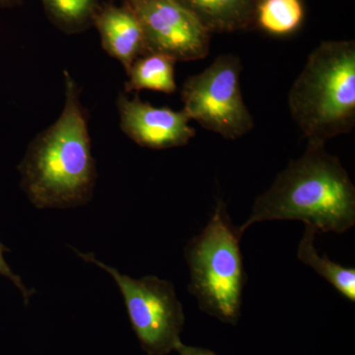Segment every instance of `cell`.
Returning <instances> with one entry per match:
<instances>
[{"mask_svg":"<svg viewBox=\"0 0 355 355\" xmlns=\"http://www.w3.org/2000/svg\"><path fill=\"white\" fill-rule=\"evenodd\" d=\"M302 221L317 232L342 234L355 224V187L340 159L324 144H308L304 154L293 159L259 196L251 216L240 226L244 234L254 223Z\"/></svg>","mask_w":355,"mask_h":355,"instance_id":"cell-2","label":"cell"},{"mask_svg":"<svg viewBox=\"0 0 355 355\" xmlns=\"http://www.w3.org/2000/svg\"><path fill=\"white\" fill-rule=\"evenodd\" d=\"M64 76L62 114L33 140L18 166L21 189L40 209L86 205L92 198L97 179L80 88L67 70Z\"/></svg>","mask_w":355,"mask_h":355,"instance_id":"cell-1","label":"cell"},{"mask_svg":"<svg viewBox=\"0 0 355 355\" xmlns=\"http://www.w3.org/2000/svg\"><path fill=\"white\" fill-rule=\"evenodd\" d=\"M93 26L99 32L104 51L118 60L125 71L135 60L147 53L144 29L127 4L103 3Z\"/></svg>","mask_w":355,"mask_h":355,"instance_id":"cell-9","label":"cell"},{"mask_svg":"<svg viewBox=\"0 0 355 355\" xmlns=\"http://www.w3.org/2000/svg\"><path fill=\"white\" fill-rule=\"evenodd\" d=\"M317 230L312 226L305 225L304 234L298 245L297 258L301 263L310 266L318 275L324 277L329 284L343 296L355 302V270L345 268L331 261L327 254L320 256L315 248Z\"/></svg>","mask_w":355,"mask_h":355,"instance_id":"cell-12","label":"cell"},{"mask_svg":"<svg viewBox=\"0 0 355 355\" xmlns=\"http://www.w3.org/2000/svg\"><path fill=\"white\" fill-rule=\"evenodd\" d=\"M175 350H176L180 355H217L209 349L184 345L182 340L178 343Z\"/></svg>","mask_w":355,"mask_h":355,"instance_id":"cell-16","label":"cell"},{"mask_svg":"<svg viewBox=\"0 0 355 355\" xmlns=\"http://www.w3.org/2000/svg\"><path fill=\"white\" fill-rule=\"evenodd\" d=\"M49 18L67 34H76L94 24L102 0H41Z\"/></svg>","mask_w":355,"mask_h":355,"instance_id":"cell-13","label":"cell"},{"mask_svg":"<svg viewBox=\"0 0 355 355\" xmlns=\"http://www.w3.org/2000/svg\"><path fill=\"white\" fill-rule=\"evenodd\" d=\"M76 254L108 272L116 282L144 352L148 355H167L176 349L186 317L172 282L156 275L132 279L97 260L93 254L77 251Z\"/></svg>","mask_w":355,"mask_h":355,"instance_id":"cell-5","label":"cell"},{"mask_svg":"<svg viewBox=\"0 0 355 355\" xmlns=\"http://www.w3.org/2000/svg\"><path fill=\"white\" fill-rule=\"evenodd\" d=\"M241 71L237 55H221L203 71L189 77L181 92L189 119L226 139L251 132L254 123L243 99Z\"/></svg>","mask_w":355,"mask_h":355,"instance_id":"cell-6","label":"cell"},{"mask_svg":"<svg viewBox=\"0 0 355 355\" xmlns=\"http://www.w3.org/2000/svg\"><path fill=\"white\" fill-rule=\"evenodd\" d=\"M139 18L147 53L176 62L202 60L209 53V31L178 0H123Z\"/></svg>","mask_w":355,"mask_h":355,"instance_id":"cell-7","label":"cell"},{"mask_svg":"<svg viewBox=\"0 0 355 355\" xmlns=\"http://www.w3.org/2000/svg\"><path fill=\"white\" fill-rule=\"evenodd\" d=\"M259 24L273 35H286L295 31L304 17L301 0H261L256 6Z\"/></svg>","mask_w":355,"mask_h":355,"instance_id":"cell-14","label":"cell"},{"mask_svg":"<svg viewBox=\"0 0 355 355\" xmlns=\"http://www.w3.org/2000/svg\"><path fill=\"white\" fill-rule=\"evenodd\" d=\"M176 60L165 55L147 53L135 60L128 69L125 92L153 90L171 95L176 91Z\"/></svg>","mask_w":355,"mask_h":355,"instance_id":"cell-11","label":"cell"},{"mask_svg":"<svg viewBox=\"0 0 355 355\" xmlns=\"http://www.w3.org/2000/svg\"><path fill=\"white\" fill-rule=\"evenodd\" d=\"M120 128L135 144L154 150L187 146L195 137L188 114L167 107H154L139 95L130 99L121 93L118 101Z\"/></svg>","mask_w":355,"mask_h":355,"instance_id":"cell-8","label":"cell"},{"mask_svg":"<svg viewBox=\"0 0 355 355\" xmlns=\"http://www.w3.org/2000/svg\"><path fill=\"white\" fill-rule=\"evenodd\" d=\"M191 11L209 31L242 29L256 14L254 0H178Z\"/></svg>","mask_w":355,"mask_h":355,"instance_id":"cell-10","label":"cell"},{"mask_svg":"<svg viewBox=\"0 0 355 355\" xmlns=\"http://www.w3.org/2000/svg\"><path fill=\"white\" fill-rule=\"evenodd\" d=\"M242 233L233 225L227 207L217 202L214 216L200 234L184 247L190 268L189 291L198 307L224 324L236 326L241 317L247 282L240 247Z\"/></svg>","mask_w":355,"mask_h":355,"instance_id":"cell-4","label":"cell"},{"mask_svg":"<svg viewBox=\"0 0 355 355\" xmlns=\"http://www.w3.org/2000/svg\"><path fill=\"white\" fill-rule=\"evenodd\" d=\"M291 116L308 144H326L355 125L354 41L323 42L288 93Z\"/></svg>","mask_w":355,"mask_h":355,"instance_id":"cell-3","label":"cell"},{"mask_svg":"<svg viewBox=\"0 0 355 355\" xmlns=\"http://www.w3.org/2000/svg\"><path fill=\"white\" fill-rule=\"evenodd\" d=\"M22 0H0V8L17 6Z\"/></svg>","mask_w":355,"mask_h":355,"instance_id":"cell-17","label":"cell"},{"mask_svg":"<svg viewBox=\"0 0 355 355\" xmlns=\"http://www.w3.org/2000/svg\"><path fill=\"white\" fill-rule=\"evenodd\" d=\"M9 251L10 250L0 242V275L10 280L14 286L19 289L23 299H24L25 305L27 306L29 304L30 299L34 295L35 291L34 289L28 288L24 282H22V279H21L20 275H16L13 272L12 268H10V266L7 263L6 258H4V254L8 253Z\"/></svg>","mask_w":355,"mask_h":355,"instance_id":"cell-15","label":"cell"}]
</instances>
